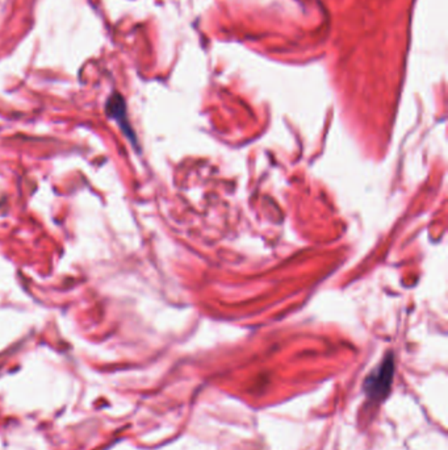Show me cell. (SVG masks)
<instances>
[{
    "label": "cell",
    "instance_id": "obj_1",
    "mask_svg": "<svg viewBox=\"0 0 448 450\" xmlns=\"http://www.w3.org/2000/svg\"><path fill=\"white\" fill-rule=\"evenodd\" d=\"M393 374H394V361L392 354H388L383 359V362L377 366V369L372 371L365 381V394L374 402L383 400L388 394L392 385Z\"/></svg>",
    "mask_w": 448,
    "mask_h": 450
}]
</instances>
